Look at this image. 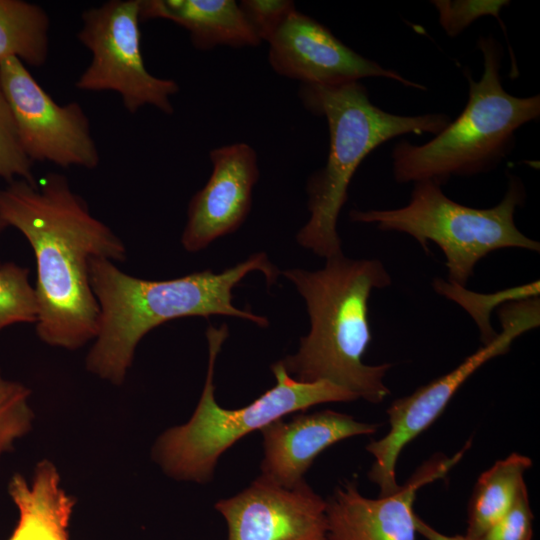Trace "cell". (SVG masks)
Instances as JSON below:
<instances>
[{
    "instance_id": "cell-1",
    "label": "cell",
    "mask_w": 540,
    "mask_h": 540,
    "mask_svg": "<svg viewBox=\"0 0 540 540\" xmlns=\"http://www.w3.org/2000/svg\"><path fill=\"white\" fill-rule=\"evenodd\" d=\"M0 216L25 236L35 255L39 338L69 350L95 339L100 309L89 265L94 258L125 261L121 239L58 173L40 184L19 179L0 189Z\"/></svg>"
},
{
    "instance_id": "cell-2",
    "label": "cell",
    "mask_w": 540,
    "mask_h": 540,
    "mask_svg": "<svg viewBox=\"0 0 540 540\" xmlns=\"http://www.w3.org/2000/svg\"><path fill=\"white\" fill-rule=\"evenodd\" d=\"M253 271L262 272L268 286L280 273L263 252L221 273L204 270L169 280L137 278L122 272L109 259H92L89 279L100 315L95 343L86 358L87 369L114 384L123 383L140 340L152 329L178 318L227 315L267 327L265 317L232 303L233 288Z\"/></svg>"
},
{
    "instance_id": "cell-3",
    "label": "cell",
    "mask_w": 540,
    "mask_h": 540,
    "mask_svg": "<svg viewBox=\"0 0 540 540\" xmlns=\"http://www.w3.org/2000/svg\"><path fill=\"white\" fill-rule=\"evenodd\" d=\"M283 274L304 298L310 319L298 351L281 360L287 372L301 382L328 381L358 398L382 402L390 394L384 378L392 365H367L363 357L372 340L371 293L392 281L384 264L342 253L326 259L322 269Z\"/></svg>"
},
{
    "instance_id": "cell-4",
    "label": "cell",
    "mask_w": 540,
    "mask_h": 540,
    "mask_svg": "<svg viewBox=\"0 0 540 540\" xmlns=\"http://www.w3.org/2000/svg\"><path fill=\"white\" fill-rule=\"evenodd\" d=\"M300 98L313 114L324 117L329 129L326 164L307 183L310 218L300 229L298 243L326 259L342 254L338 216L348 198L357 168L373 150L405 135L439 134L452 121L444 113L397 115L374 105L360 81L302 84Z\"/></svg>"
},
{
    "instance_id": "cell-5",
    "label": "cell",
    "mask_w": 540,
    "mask_h": 540,
    "mask_svg": "<svg viewBox=\"0 0 540 540\" xmlns=\"http://www.w3.org/2000/svg\"><path fill=\"white\" fill-rule=\"evenodd\" d=\"M484 71L475 81L466 71L469 94L460 115L423 145L402 140L391 152L396 182L445 184L453 176L495 169L513 150L516 131L540 117V95L517 97L501 84L503 49L492 36H480Z\"/></svg>"
},
{
    "instance_id": "cell-6",
    "label": "cell",
    "mask_w": 540,
    "mask_h": 540,
    "mask_svg": "<svg viewBox=\"0 0 540 540\" xmlns=\"http://www.w3.org/2000/svg\"><path fill=\"white\" fill-rule=\"evenodd\" d=\"M206 336L208 371L199 403L187 423L165 431L153 448L156 462L174 479L206 482L212 478L218 458L248 433L317 404L359 399L328 381H298L278 361L271 366L276 378L274 387L247 406L220 407L214 395V370L217 355L228 336L226 324L219 328L209 326Z\"/></svg>"
},
{
    "instance_id": "cell-7",
    "label": "cell",
    "mask_w": 540,
    "mask_h": 540,
    "mask_svg": "<svg viewBox=\"0 0 540 540\" xmlns=\"http://www.w3.org/2000/svg\"><path fill=\"white\" fill-rule=\"evenodd\" d=\"M409 202L400 208L352 210L354 222L376 224L382 231L410 235L428 253V243L444 254L447 281L466 286L476 264L493 251L518 248L540 251L539 242L524 235L515 224L517 207L526 198L520 178L509 175L507 191L491 208H473L450 199L432 181L413 183Z\"/></svg>"
},
{
    "instance_id": "cell-8",
    "label": "cell",
    "mask_w": 540,
    "mask_h": 540,
    "mask_svg": "<svg viewBox=\"0 0 540 540\" xmlns=\"http://www.w3.org/2000/svg\"><path fill=\"white\" fill-rule=\"evenodd\" d=\"M141 0H110L85 10L78 40L91 60L75 82L83 91H113L131 114L151 105L171 115V96L179 91L172 79L148 72L141 51Z\"/></svg>"
},
{
    "instance_id": "cell-9",
    "label": "cell",
    "mask_w": 540,
    "mask_h": 540,
    "mask_svg": "<svg viewBox=\"0 0 540 540\" xmlns=\"http://www.w3.org/2000/svg\"><path fill=\"white\" fill-rule=\"evenodd\" d=\"M498 317L501 332L492 341L482 345L452 371L394 400L387 409L388 432L366 446L374 457L368 477L378 485L380 496L398 490L396 464L402 450L434 423L466 380L486 362L507 353L519 336L539 327L540 299L508 302L498 309Z\"/></svg>"
},
{
    "instance_id": "cell-10",
    "label": "cell",
    "mask_w": 540,
    "mask_h": 540,
    "mask_svg": "<svg viewBox=\"0 0 540 540\" xmlns=\"http://www.w3.org/2000/svg\"><path fill=\"white\" fill-rule=\"evenodd\" d=\"M0 83L14 116L21 145L32 161L63 168L94 169L100 154L82 106L59 105L15 57L0 62Z\"/></svg>"
},
{
    "instance_id": "cell-11",
    "label": "cell",
    "mask_w": 540,
    "mask_h": 540,
    "mask_svg": "<svg viewBox=\"0 0 540 540\" xmlns=\"http://www.w3.org/2000/svg\"><path fill=\"white\" fill-rule=\"evenodd\" d=\"M274 71L302 84L335 85L386 78L422 91L427 88L368 59L341 42L327 27L295 10L268 41Z\"/></svg>"
},
{
    "instance_id": "cell-12",
    "label": "cell",
    "mask_w": 540,
    "mask_h": 540,
    "mask_svg": "<svg viewBox=\"0 0 540 540\" xmlns=\"http://www.w3.org/2000/svg\"><path fill=\"white\" fill-rule=\"evenodd\" d=\"M215 508L226 520L227 540H331L326 501L305 481L286 489L260 476Z\"/></svg>"
},
{
    "instance_id": "cell-13",
    "label": "cell",
    "mask_w": 540,
    "mask_h": 540,
    "mask_svg": "<svg viewBox=\"0 0 540 540\" xmlns=\"http://www.w3.org/2000/svg\"><path fill=\"white\" fill-rule=\"evenodd\" d=\"M469 443L451 457L434 455L424 462L399 489L377 499L360 494L353 482L335 489L326 501L331 540H416L417 491L426 484L445 478L461 460Z\"/></svg>"
},
{
    "instance_id": "cell-14",
    "label": "cell",
    "mask_w": 540,
    "mask_h": 540,
    "mask_svg": "<svg viewBox=\"0 0 540 540\" xmlns=\"http://www.w3.org/2000/svg\"><path fill=\"white\" fill-rule=\"evenodd\" d=\"M212 173L191 199L181 243L197 252L219 237L236 231L245 221L252 190L259 177L257 154L246 143H233L210 151Z\"/></svg>"
},
{
    "instance_id": "cell-15",
    "label": "cell",
    "mask_w": 540,
    "mask_h": 540,
    "mask_svg": "<svg viewBox=\"0 0 540 540\" xmlns=\"http://www.w3.org/2000/svg\"><path fill=\"white\" fill-rule=\"evenodd\" d=\"M378 427L333 410L275 420L260 430L264 447L261 477L291 489L304 481V474L322 451L349 437L373 434Z\"/></svg>"
},
{
    "instance_id": "cell-16",
    "label": "cell",
    "mask_w": 540,
    "mask_h": 540,
    "mask_svg": "<svg viewBox=\"0 0 540 540\" xmlns=\"http://www.w3.org/2000/svg\"><path fill=\"white\" fill-rule=\"evenodd\" d=\"M141 21L170 20L184 27L201 50L219 45L257 46L258 39L233 0H141Z\"/></svg>"
},
{
    "instance_id": "cell-17",
    "label": "cell",
    "mask_w": 540,
    "mask_h": 540,
    "mask_svg": "<svg viewBox=\"0 0 540 540\" xmlns=\"http://www.w3.org/2000/svg\"><path fill=\"white\" fill-rule=\"evenodd\" d=\"M9 494L19 518L8 540H69L75 500L62 488L53 463L39 462L31 482L15 475L9 483Z\"/></svg>"
},
{
    "instance_id": "cell-18",
    "label": "cell",
    "mask_w": 540,
    "mask_h": 540,
    "mask_svg": "<svg viewBox=\"0 0 540 540\" xmlns=\"http://www.w3.org/2000/svg\"><path fill=\"white\" fill-rule=\"evenodd\" d=\"M531 466L528 456L512 453L479 476L468 506V537L478 539L508 512L526 485L524 473Z\"/></svg>"
},
{
    "instance_id": "cell-19",
    "label": "cell",
    "mask_w": 540,
    "mask_h": 540,
    "mask_svg": "<svg viewBox=\"0 0 540 540\" xmlns=\"http://www.w3.org/2000/svg\"><path fill=\"white\" fill-rule=\"evenodd\" d=\"M50 20L39 5L23 0H0V62L15 57L31 66L45 64Z\"/></svg>"
},
{
    "instance_id": "cell-20",
    "label": "cell",
    "mask_w": 540,
    "mask_h": 540,
    "mask_svg": "<svg viewBox=\"0 0 540 540\" xmlns=\"http://www.w3.org/2000/svg\"><path fill=\"white\" fill-rule=\"evenodd\" d=\"M432 287L436 293L457 303L470 315L478 327L482 345L492 341L498 334L491 324V314L496 308L508 302L539 297L540 293L539 280L492 293L471 291L466 286L442 278H435Z\"/></svg>"
},
{
    "instance_id": "cell-21",
    "label": "cell",
    "mask_w": 540,
    "mask_h": 540,
    "mask_svg": "<svg viewBox=\"0 0 540 540\" xmlns=\"http://www.w3.org/2000/svg\"><path fill=\"white\" fill-rule=\"evenodd\" d=\"M38 303L29 269L7 262L0 266V331L16 323H36Z\"/></svg>"
},
{
    "instance_id": "cell-22",
    "label": "cell",
    "mask_w": 540,
    "mask_h": 540,
    "mask_svg": "<svg viewBox=\"0 0 540 540\" xmlns=\"http://www.w3.org/2000/svg\"><path fill=\"white\" fill-rule=\"evenodd\" d=\"M30 390L0 374V456L31 428L33 413L28 405Z\"/></svg>"
},
{
    "instance_id": "cell-23",
    "label": "cell",
    "mask_w": 540,
    "mask_h": 540,
    "mask_svg": "<svg viewBox=\"0 0 540 540\" xmlns=\"http://www.w3.org/2000/svg\"><path fill=\"white\" fill-rule=\"evenodd\" d=\"M32 161L20 142L13 113L0 83V177L11 183L17 178L34 184Z\"/></svg>"
},
{
    "instance_id": "cell-24",
    "label": "cell",
    "mask_w": 540,
    "mask_h": 540,
    "mask_svg": "<svg viewBox=\"0 0 540 540\" xmlns=\"http://www.w3.org/2000/svg\"><path fill=\"white\" fill-rule=\"evenodd\" d=\"M439 24L447 36L454 38L481 17L492 16L500 26L501 10L510 4L508 0H433Z\"/></svg>"
},
{
    "instance_id": "cell-25",
    "label": "cell",
    "mask_w": 540,
    "mask_h": 540,
    "mask_svg": "<svg viewBox=\"0 0 540 540\" xmlns=\"http://www.w3.org/2000/svg\"><path fill=\"white\" fill-rule=\"evenodd\" d=\"M533 513L526 485L508 512L476 540H532Z\"/></svg>"
},
{
    "instance_id": "cell-26",
    "label": "cell",
    "mask_w": 540,
    "mask_h": 540,
    "mask_svg": "<svg viewBox=\"0 0 540 540\" xmlns=\"http://www.w3.org/2000/svg\"><path fill=\"white\" fill-rule=\"evenodd\" d=\"M239 6L258 39L267 42L296 10L294 2L289 0H243Z\"/></svg>"
},
{
    "instance_id": "cell-27",
    "label": "cell",
    "mask_w": 540,
    "mask_h": 540,
    "mask_svg": "<svg viewBox=\"0 0 540 540\" xmlns=\"http://www.w3.org/2000/svg\"><path fill=\"white\" fill-rule=\"evenodd\" d=\"M416 528L418 534L422 535L426 540H473L467 535L443 534L424 522L418 515L416 516Z\"/></svg>"
},
{
    "instance_id": "cell-28",
    "label": "cell",
    "mask_w": 540,
    "mask_h": 540,
    "mask_svg": "<svg viewBox=\"0 0 540 540\" xmlns=\"http://www.w3.org/2000/svg\"><path fill=\"white\" fill-rule=\"evenodd\" d=\"M7 227H8V225L6 224V222H5V221L1 218V216H0V234H1V232H2L5 228H7ZM1 264H2V263L0 262V266H1Z\"/></svg>"
}]
</instances>
